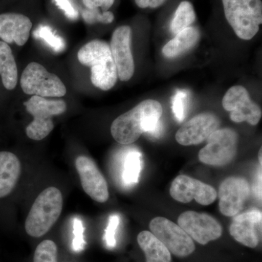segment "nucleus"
Listing matches in <instances>:
<instances>
[{
	"label": "nucleus",
	"mask_w": 262,
	"mask_h": 262,
	"mask_svg": "<svg viewBox=\"0 0 262 262\" xmlns=\"http://www.w3.org/2000/svg\"><path fill=\"white\" fill-rule=\"evenodd\" d=\"M162 115L161 103L154 99L144 100L114 120L111 125L112 136L122 145L133 144L144 133L159 137L163 130L160 122Z\"/></svg>",
	"instance_id": "1"
},
{
	"label": "nucleus",
	"mask_w": 262,
	"mask_h": 262,
	"mask_svg": "<svg viewBox=\"0 0 262 262\" xmlns=\"http://www.w3.org/2000/svg\"><path fill=\"white\" fill-rule=\"evenodd\" d=\"M63 206V196L58 188L44 189L36 198L26 220L27 233L33 237H40L47 233L59 219Z\"/></svg>",
	"instance_id": "2"
},
{
	"label": "nucleus",
	"mask_w": 262,
	"mask_h": 262,
	"mask_svg": "<svg viewBox=\"0 0 262 262\" xmlns=\"http://www.w3.org/2000/svg\"><path fill=\"white\" fill-rule=\"evenodd\" d=\"M226 19L244 40L256 36L262 23L261 0H222Z\"/></svg>",
	"instance_id": "3"
},
{
	"label": "nucleus",
	"mask_w": 262,
	"mask_h": 262,
	"mask_svg": "<svg viewBox=\"0 0 262 262\" xmlns=\"http://www.w3.org/2000/svg\"><path fill=\"white\" fill-rule=\"evenodd\" d=\"M27 112L34 120L26 128V134L32 140L40 141L47 137L54 128L53 117L67 111V103L63 100H48L32 96L24 103Z\"/></svg>",
	"instance_id": "4"
},
{
	"label": "nucleus",
	"mask_w": 262,
	"mask_h": 262,
	"mask_svg": "<svg viewBox=\"0 0 262 262\" xmlns=\"http://www.w3.org/2000/svg\"><path fill=\"white\" fill-rule=\"evenodd\" d=\"M20 87L24 94L42 98H61L67 89L61 79L36 62L29 63L22 73Z\"/></svg>",
	"instance_id": "5"
},
{
	"label": "nucleus",
	"mask_w": 262,
	"mask_h": 262,
	"mask_svg": "<svg viewBox=\"0 0 262 262\" xmlns=\"http://www.w3.org/2000/svg\"><path fill=\"white\" fill-rule=\"evenodd\" d=\"M206 141V145L198 155L201 163L222 167L228 165L235 158L238 139L232 129H218Z\"/></svg>",
	"instance_id": "6"
},
{
	"label": "nucleus",
	"mask_w": 262,
	"mask_h": 262,
	"mask_svg": "<svg viewBox=\"0 0 262 262\" xmlns=\"http://www.w3.org/2000/svg\"><path fill=\"white\" fill-rule=\"evenodd\" d=\"M149 229L170 253L178 257H187L195 251L193 239L178 225L164 217H155Z\"/></svg>",
	"instance_id": "7"
},
{
	"label": "nucleus",
	"mask_w": 262,
	"mask_h": 262,
	"mask_svg": "<svg viewBox=\"0 0 262 262\" xmlns=\"http://www.w3.org/2000/svg\"><path fill=\"white\" fill-rule=\"evenodd\" d=\"M222 106L230 113L231 120L237 123L246 122L256 125L261 118V108L251 99L249 93L244 86L230 88L222 99Z\"/></svg>",
	"instance_id": "8"
},
{
	"label": "nucleus",
	"mask_w": 262,
	"mask_h": 262,
	"mask_svg": "<svg viewBox=\"0 0 262 262\" xmlns=\"http://www.w3.org/2000/svg\"><path fill=\"white\" fill-rule=\"evenodd\" d=\"M178 225L193 241L201 245L216 241L223 232L222 226L213 216L193 211H185L179 215Z\"/></svg>",
	"instance_id": "9"
},
{
	"label": "nucleus",
	"mask_w": 262,
	"mask_h": 262,
	"mask_svg": "<svg viewBox=\"0 0 262 262\" xmlns=\"http://www.w3.org/2000/svg\"><path fill=\"white\" fill-rule=\"evenodd\" d=\"M170 194L180 203H188L195 200L202 206H209L218 196L214 188L186 175H179L174 179L170 186Z\"/></svg>",
	"instance_id": "10"
},
{
	"label": "nucleus",
	"mask_w": 262,
	"mask_h": 262,
	"mask_svg": "<svg viewBox=\"0 0 262 262\" xmlns=\"http://www.w3.org/2000/svg\"><path fill=\"white\" fill-rule=\"evenodd\" d=\"M131 41L132 30L130 27L122 26L113 32L110 45L118 78L123 82L130 80L135 72V64L131 51Z\"/></svg>",
	"instance_id": "11"
},
{
	"label": "nucleus",
	"mask_w": 262,
	"mask_h": 262,
	"mask_svg": "<svg viewBox=\"0 0 262 262\" xmlns=\"http://www.w3.org/2000/svg\"><path fill=\"white\" fill-rule=\"evenodd\" d=\"M251 193V187L246 179L230 177L220 184L217 196L220 198V210L225 216H234L242 211Z\"/></svg>",
	"instance_id": "12"
},
{
	"label": "nucleus",
	"mask_w": 262,
	"mask_h": 262,
	"mask_svg": "<svg viewBox=\"0 0 262 262\" xmlns=\"http://www.w3.org/2000/svg\"><path fill=\"white\" fill-rule=\"evenodd\" d=\"M75 167L84 192L98 203H106L110 198L107 182L94 160L83 155L77 157Z\"/></svg>",
	"instance_id": "13"
},
{
	"label": "nucleus",
	"mask_w": 262,
	"mask_h": 262,
	"mask_svg": "<svg viewBox=\"0 0 262 262\" xmlns=\"http://www.w3.org/2000/svg\"><path fill=\"white\" fill-rule=\"evenodd\" d=\"M220 125V120L213 114H199L179 129L176 140L182 146L198 145L206 141Z\"/></svg>",
	"instance_id": "14"
},
{
	"label": "nucleus",
	"mask_w": 262,
	"mask_h": 262,
	"mask_svg": "<svg viewBox=\"0 0 262 262\" xmlns=\"http://www.w3.org/2000/svg\"><path fill=\"white\" fill-rule=\"evenodd\" d=\"M261 212L251 210L234 215L229 227L230 235L237 242L248 248L257 247L261 241Z\"/></svg>",
	"instance_id": "15"
},
{
	"label": "nucleus",
	"mask_w": 262,
	"mask_h": 262,
	"mask_svg": "<svg viewBox=\"0 0 262 262\" xmlns=\"http://www.w3.org/2000/svg\"><path fill=\"white\" fill-rule=\"evenodd\" d=\"M32 28V21L26 15L15 13L0 14V39L7 44L15 42L17 46H24Z\"/></svg>",
	"instance_id": "16"
},
{
	"label": "nucleus",
	"mask_w": 262,
	"mask_h": 262,
	"mask_svg": "<svg viewBox=\"0 0 262 262\" xmlns=\"http://www.w3.org/2000/svg\"><path fill=\"white\" fill-rule=\"evenodd\" d=\"M21 172L18 157L10 151H0V198L13 190Z\"/></svg>",
	"instance_id": "17"
},
{
	"label": "nucleus",
	"mask_w": 262,
	"mask_h": 262,
	"mask_svg": "<svg viewBox=\"0 0 262 262\" xmlns=\"http://www.w3.org/2000/svg\"><path fill=\"white\" fill-rule=\"evenodd\" d=\"M89 67L91 68V82L95 87L105 91L113 89L118 75L112 56L101 57L91 63Z\"/></svg>",
	"instance_id": "18"
},
{
	"label": "nucleus",
	"mask_w": 262,
	"mask_h": 262,
	"mask_svg": "<svg viewBox=\"0 0 262 262\" xmlns=\"http://www.w3.org/2000/svg\"><path fill=\"white\" fill-rule=\"evenodd\" d=\"M201 38V33L195 27H189L176 34L175 37L164 46V56L173 58L184 54L196 46Z\"/></svg>",
	"instance_id": "19"
},
{
	"label": "nucleus",
	"mask_w": 262,
	"mask_h": 262,
	"mask_svg": "<svg viewBox=\"0 0 262 262\" xmlns=\"http://www.w3.org/2000/svg\"><path fill=\"white\" fill-rule=\"evenodd\" d=\"M137 241L145 253L146 262H171V253L151 232L142 231Z\"/></svg>",
	"instance_id": "20"
},
{
	"label": "nucleus",
	"mask_w": 262,
	"mask_h": 262,
	"mask_svg": "<svg viewBox=\"0 0 262 262\" xmlns=\"http://www.w3.org/2000/svg\"><path fill=\"white\" fill-rule=\"evenodd\" d=\"M0 75L3 85L8 91L15 89L18 83V68L11 48L0 41Z\"/></svg>",
	"instance_id": "21"
},
{
	"label": "nucleus",
	"mask_w": 262,
	"mask_h": 262,
	"mask_svg": "<svg viewBox=\"0 0 262 262\" xmlns=\"http://www.w3.org/2000/svg\"><path fill=\"white\" fill-rule=\"evenodd\" d=\"M196 15L194 7L189 2L183 1L179 4L176 10L171 22L170 29L174 34H177L184 29L190 27L194 20Z\"/></svg>",
	"instance_id": "22"
},
{
	"label": "nucleus",
	"mask_w": 262,
	"mask_h": 262,
	"mask_svg": "<svg viewBox=\"0 0 262 262\" xmlns=\"http://www.w3.org/2000/svg\"><path fill=\"white\" fill-rule=\"evenodd\" d=\"M142 168V155L140 151L132 150L127 153L124 160L122 179L127 185L139 182Z\"/></svg>",
	"instance_id": "23"
},
{
	"label": "nucleus",
	"mask_w": 262,
	"mask_h": 262,
	"mask_svg": "<svg viewBox=\"0 0 262 262\" xmlns=\"http://www.w3.org/2000/svg\"><path fill=\"white\" fill-rule=\"evenodd\" d=\"M58 247L51 239L43 241L38 245L34 255V262H57Z\"/></svg>",
	"instance_id": "24"
},
{
	"label": "nucleus",
	"mask_w": 262,
	"mask_h": 262,
	"mask_svg": "<svg viewBox=\"0 0 262 262\" xmlns=\"http://www.w3.org/2000/svg\"><path fill=\"white\" fill-rule=\"evenodd\" d=\"M34 35L36 37L43 39L55 51L61 52L65 49V42L63 39L55 34L47 26L41 25L37 30L34 31Z\"/></svg>",
	"instance_id": "25"
},
{
	"label": "nucleus",
	"mask_w": 262,
	"mask_h": 262,
	"mask_svg": "<svg viewBox=\"0 0 262 262\" xmlns=\"http://www.w3.org/2000/svg\"><path fill=\"white\" fill-rule=\"evenodd\" d=\"M82 18L84 21L89 24L96 23L111 24L113 21L115 16L112 12L103 11L101 13L98 8L95 9H89L84 8L82 12Z\"/></svg>",
	"instance_id": "26"
},
{
	"label": "nucleus",
	"mask_w": 262,
	"mask_h": 262,
	"mask_svg": "<svg viewBox=\"0 0 262 262\" xmlns=\"http://www.w3.org/2000/svg\"><path fill=\"white\" fill-rule=\"evenodd\" d=\"M187 96V91H178L172 98V110L179 122H182L185 118Z\"/></svg>",
	"instance_id": "27"
},
{
	"label": "nucleus",
	"mask_w": 262,
	"mask_h": 262,
	"mask_svg": "<svg viewBox=\"0 0 262 262\" xmlns=\"http://www.w3.org/2000/svg\"><path fill=\"white\" fill-rule=\"evenodd\" d=\"M84 227L82 221L75 218L73 223L74 239L72 241V248L75 252L83 251L86 243L84 239Z\"/></svg>",
	"instance_id": "28"
},
{
	"label": "nucleus",
	"mask_w": 262,
	"mask_h": 262,
	"mask_svg": "<svg viewBox=\"0 0 262 262\" xmlns=\"http://www.w3.org/2000/svg\"><path fill=\"white\" fill-rule=\"evenodd\" d=\"M120 224V216L118 215H111L108 218L107 227L105 231L104 239L108 248H114L116 245L115 234L117 227Z\"/></svg>",
	"instance_id": "29"
},
{
	"label": "nucleus",
	"mask_w": 262,
	"mask_h": 262,
	"mask_svg": "<svg viewBox=\"0 0 262 262\" xmlns=\"http://www.w3.org/2000/svg\"><path fill=\"white\" fill-rule=\"evenodd\" d=\"M54 2L57 6L64 12L65 15L69 18L75 20L78 18V11L75 9L71 0H54Z\"/></svg>",
	"instance_id": "30"
},
{
	"label": "nucleus",
	"mask_w": 262,
	"mask_h": 262,
	"mask_svg": "<svg viewBox=\"0 0 262 262\" xmlns=\"http://www.w3.org/2000/svg\"><path fill=\"white\" fill-rule=\"evenodd\" d=\"M82 3L89 9L101 8L103 11H106L113 6L115 0H82Z\"/></svg>",
	"instance_id": "31"
},
{
	"label": "nucleus",
	"mask_w": 262,
	"mask_h": 262,
	"mask_svg": "<svg viewBox=\"0 0 262 262\" xmlns=\"http://www.w3.org/2000/svg\"><path fill=\"white\" fill-rule=\"evenodd\" d=\"M140 8H156L163 5L167 0H134Z\"/></svg>",
	"instance_id": "32"
},
{
	"label": "nucleus",
	"mask_w": 262,
	"mask_h": 262,
	"mask_svg": "<svg viewBox=\"0 0 262 262\" xmlns=\"http://www.w3.org/2000/svg\"><path fill=\"white\" fill-rule=\"evenodd\" d=\"M261 154H262V151H261V149H260L259 150V151H258V161H259V163H260V168H261V165H262V162H261V159H262V157H261Z\"/></svg>",
	"instance_id": "33"
}]
</instances>
